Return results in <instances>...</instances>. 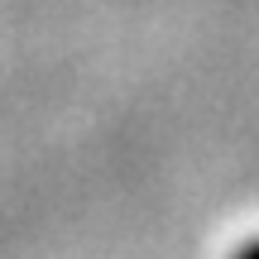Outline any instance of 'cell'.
Wrapping results in <instances>:
<instances>
[{
  "label": "cell",
  "instance_id": "6da1fadb",
  "mask_svg": "<svg viewBox=\"0 0 259 259\" xmlns=\"http://www.w3.org/2000/svg\"><path fill=\"white\" fill-rule=\"evenodd\" d=\"M235 259H259V250H254V240H245V245H240V254H235Z\"/></svg>",
  "mask_w": 259,
  "mask_h": 259
}]
</instances>
